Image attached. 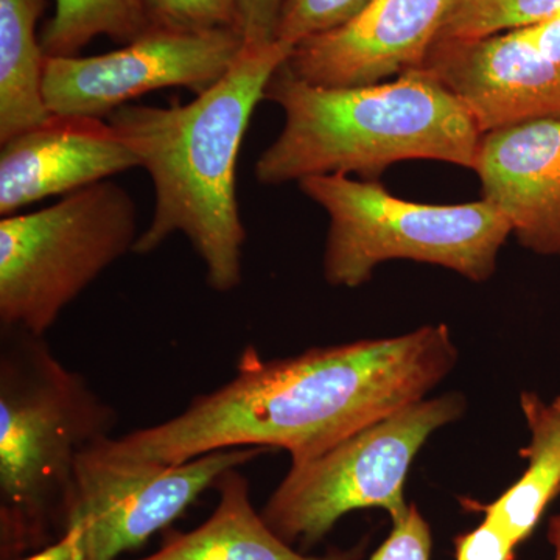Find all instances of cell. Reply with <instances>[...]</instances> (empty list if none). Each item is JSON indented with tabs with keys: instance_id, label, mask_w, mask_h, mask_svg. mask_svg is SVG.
<instances>
[{
	"instance_id": "1",
	"label": "cell",
	"mask_w": 560,
	"mask_h": 560,
	"mask_svg": "<svg viewBox=\"0 0 560 560\" xmlns=\"http://www.w3.org/2000/svg\"><path fill=\"white\" fill-rule=\"evenodd\" d=\"M458 361L445 324L265 360L242 350L235 375L175 418L105 438L121 458L180 464L226 448H280L304 463L393 412L427 399Z\"/></svg>"
},
{
	"instance_id": "2",
	"label": "cell",
	"mask_w": 560,
	"mask_h": 560,
	"mask_svg": "<svg viewBox=\"0 0 560 560\" xmlns=\"http://www.w3.org/2000/svg\"><path fill=\"white\" fill-rule=\"evenodd\" d=\"M294 47H243L232 68L184 105H125L106 117L154 190L153 215L135 253L160 249L176 232L205 265L206 282L231 293L243 282L246 230L237 201L238 153L250 117Z\"/></svg>"
},
{
	"instance_id": "3",
	"label": "cell",
	"mask_w": 560,
	"mask_h": 560,
	"mask_svg": "<svg viewBox=\"0 0 560 560\" xmlns=\"http://www.w3.org/2000/svg\"><path fill=\"white\" fill-rule=\"evenodd\" d=\"M265 101L282 108L285 124L254 167L264 186L337 173L374 179L404 161L477 167L482 139L477 120L425 68L370 86L324 88L282 65Z\"/></svg>"
},
{
	"instance_id": "4",
	"label": "cell",
	"mask_w": 560,
	"mask_h": 560,
	"mask_svg": "<svg viewBox=\"0 0 560 560\" xmlns=\"http://www.w3.org/2000/svg\"><path fill=\"white\" fill-rule=\"evenodd\" d=\"M117 412L51 352L46 337L2 331L0 536L2 558L66 533L77 460L109 436Z\"/></svg>"
},
{
	"instance_id": "5",
	"label": "cell",
	"mask_w": 560,
	"mask_h": 560,
	"mask_svg": "<svg viewBox=\"0 0 560 560\" xmlns=\"http://www.w3.org/2000/svg\"><path fill=\"white\" fill-rule=\"evenodd\" d=\"M301 190L329 217L324 276L331 287L357 289L388 260L438 265L474 282L497 270L501 246L512 235L492 202L422 205L400 200L374 179L311 176Z\"/></svg>"
},
{
	"instance_id": "6",
	"label": "cell",
	"mask_w": 560,
	"mask_h": 560,
	"mask_svg": "<svg viewBox=\"0 0 560 560\" xmlns=\"http://www.w3.org/2000/svg\"><path fill=\"white\" fill-rule=\"evenodd\" d=\"M138 208L106 179L0 221V329L46 337L62 311L135 253Z\"/></svg>"
},
{
	"instance_id": "7",
	"label": "cell",
	"mask_w": 560,
	"mask_h": 560,
	"mask_svg": "<svg viewBox=\"0 0 560 560\" xmlns=\"http://www.w3.org/2000/svg\"><path fill=\"white\" fill-rule=\"evenodd\" d=\"M464 410L466 400L455 393L419 400L316 458L291 464L261 517L280 539L302 548L319 544L352 511L382 508L399 521L410 508L404 488L412 459Z\"/></svg>"
},
{
	"instance_id": "8",
	"label": "cell",
	"mask_w": 560,
	"mask_h": 560,
	"mask_svg": "<svg viewBox=\"0 0 560 560\" xmlns=\"http://www.w3.org/2000/svg\"><path fill=\"white\" fill-rule=\"evenodd\" d=\"M103 440L79 456L66 512V530H83L88 560H119L138 550L213 488L224 471L241 469L265 452L226 448L186 463L160 464L113 455Z\"/></svg>"
},
{
	"instance_id": "9",
	"label": "cell",
	"mask_w": 560,
	"mask_h": 560,
	"mask_svg": "<svg viewBox=\"0 0 560 560\" xmlns=\"http://www.w3.org/2000/svg\"><path fill=\"white\" fill-rule=\"evenodd\" d=\"M245 43L241 32L151 31L95 57L46 58L44 101L50 114L106 119L151 91H208L232 68Z\"/></svg>"
},
{
	"instance_id": "10",
	"label": "cell",
	"mask_w": 560,
	"mask_h": 560,
	"mask_svg": "<svg viewBox=\"0 0 560 560\" xmlns=\"http://www.w3.org/2000/svg\"><path fill=\"white\" fill-rule=\"evenodd\" d=\"M452 0H374L337 31L302 40L287 68L324 88L370 86L422 68Z\"/></svg>"
},
{
	"instance_id": "11",
	"label": "cell",
	"mask_w": 560,
	"mask_h": 560,
	"mask_svg": "<svg viewBox=\"0 0 560 560\" xmlns=\"http://www.w3.org/2000/svg\"><path fill=\"white\" fill-rule=\"evenodd\" d=\"M0 215L140 167L106 119L60 116L0 143Z\"/></svg>"
},
{
	"instance_id": "12",
	"label": "cell",
	"mask_w": 560,
	"mask_h": 560,
	"mask_svg": "<svg viewBox=\"0 0 560 560\" xmlns=\"http://www.w3.org/2000/svg\"><path fill=\"white\" fill-rule=\"evenodd\" d=\"M474 172L523 248L560 257V120L485 132Z\"/></svg>"
},
{
	"instance_id": "13",
	"label": "cell",
	"mask_w": 560,
	"mask_h": 560,
	"mask_svg": "<svg viewBox=\"0 0 560 560\" xmlns=\"http://www.w3.org/2000/svg\"><path fill=\"white\" fill-rule=\"evenodd\" d=\"M213 488L219 503L208 521L189 533H172L153 555L136 560H361L364 544L326 556H307L280 539L250 503L241 469L224 471Z\"/></svg>"
},
{
	"instance_id": "14",
	"label": "cell",
	"mask_w": 560,
	"mask_h": 560,
	"mask_svg": "<svg viewBox=\"0 0 560 560\" xmlns=\"http://www.w3.org/2000/svg\"><path fill=\"white\" fill-rule=\"evenodd\" d=\"M521 404L530 431L529 444L522 451L528 467L503 495L480 506L485 518L517 545L529 539L560 493V396L547 404L537 394L523 393Z\"/></svg>"
},
{
	"instance_id": "15",
	"label": "cell",
	"mask_w": 560,
	"mask_h": 560,
	"mask_svg": "<svg viewBox=\"0 0 560 560\" xmlns=\"http://www.w3.org/2000/svg\"><path fill=\"white\" fill-rule=\"evenodd\" d=\"M44 0H0V143L44 124V55L36 25Z\"/></svg>"
},
{
	"instance_id": "16",
	"label": "cell",
	"mask_w": 560,
	"mask_h": 560,
	"mask_svg": "<svg viewBox=\"0 0 560 560\" xmlns=\"http://www.w3.org/2000/svg\"><path fill=\"white\" fill-rule=\"evenodd\" d=\"M504 55L522 116L560 120V20L508 33Z\"/></svg>"
},
{
	"instance_id": "17",
	"label": "cell",
	"mask_w": 560,
	"mask_h": 560,
	"mask_svg": "<svg viewBox=\"0 0 560 560\" xmlns=\"http://www.w3.org/2000/svg\"><path fill=\"white\" fill-rule=\"evenodd\" d=\"M149 31L142 0H55L40 46L47 58L77 57L97 36L127 46Z\"/></svg>"
},
{
	"instance_id": "18",
	"label": "cell",
	"mask_w": 560,
	"mask_h": 560,
	"mask_svg": "<svg viewBox=\"0 0 560 560\" xmlns=\"http://www.w3.org/2000/svg\"><path fill=\"white\" fill-rule=\"evenodd\" d=\"M560 20V0H452L434 44L474 43Z\"/></svg>"
},
{
	"instance_id": "19",
	"label": "cell",
	"mask_w": 560,
	"mask_h": 560,
	"mask_svg": "<svg viewBox=\"0 0 560 560\" xmlns=\"http://www.w3.org/2000/svg\"><path fill=\"white\" fill-rule=\"evenodd\" d=\"M150 31H238L237 0H142Z\"/></svg>"
},
{
	"instance_id": "20",
	"label": "cell",
	"mask_w": 560,
	"mask_h": 560,
	"mask_svg": "<svg viewBox=\"0 0 560 560\" xmlns=\"http://www.w3.org/2000/svg\"><path fill=\"white\" fill-rule=\"evenodd\" d=\"M374 0H283L276 40L296 47L302 40L337 31Z\"/></svg>"
},
{
	"instance_id": "21",
	"label": "cell",
	"mask_w": 560,
	"mask_h": 560,
	"mask_svg": "<svg viewBox=\"0 0 560 560\" xmlns=\"http://www.w3.org/2000/svg\"><path fill=\"white\" fill-rule=\"evenodd\" d=\"M433 537L416 504L393 522L388 539L383 541L370 560H430Z\"/></svg>"
},
{
	"instance_id": "22",
	"label": "cell",
	"mask_w": 560,
	"mask_h": 560,
	"mask_svg": "<svg viewBox=\"0 0 560 560\" xmlns=\"http://www.w3.org/2000/svg\"><path fill=\"white\" fill-rule=\"evenodd\" d=\"M517 547L503 529L485 518L477 528L456 537L455 556L456 560H514Z\"/></svg>"
},
{
	"instance_id": "23",
	"label": "cell",
	"mask_w": 560,
	"mask_h": 560,
	"mask_svg": "<svg viewBox=\"0 0 560 560\" xmlns=\"http://www.w3.org/2000/svg\"><path fill=\"white\" fill-rule=\"evenodd\" d=\"M238 32L246 47H264L276 40L283 0H237Z\"/></svg>"
},
{
	"instance_id": "24",
	"label": "cell",
	"mask_w": 560,
	"mask_h": 560,
	"mask_svg": "<svg viewBox=\"0 0 560 560\" xmlns=\"http://www.w3.org/2000/svg\"><path fill=\"white\" fill-rule=\"evenodd\" d=\"M20 560H88L86 547H84L83 530L70 528L47 547L33 552L28 558Z\"/></svg>"
},
{
	"instance_id": "25",
	"label": "cell",
	"mask_w": 560,
	"mask_h": 560,
	"mask_svg": "<svg viewBox=\"0 0 560 560\" xmlns=\"http://www.w3.org/2000/svg\"><path fill=\"white\" fill-rule=\"evenodd\" d=\"M547 537L555 550V560H560V512L548 521Z\"/></svg>"
}]
</instances>
